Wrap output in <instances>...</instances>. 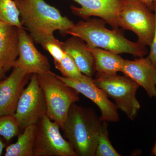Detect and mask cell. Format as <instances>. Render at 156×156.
Here are the masks:
<instances>
[{
	"label": "cell",
	"instance_id": "obj_1",
	"mask_svg": "<svg viewBox=\"0 0 156 156\" xmlns=\"http://www.w3.org/2000/svg\"><path fill=\"white\" fill-rule=\"evenodd\" d=\"M14 1L19 10L23 27L36 44L41 45L53 37L56 31L66 35L75 25L58 9L44 0Z\"/></svg>",
	"mask_w": 156,
	"mask_h": 156
},
{
	"label": "cell",
	"instance_id": "obj_2",
	"mask_svg": "<svg viewBox=\"0 0 156 156\" xmlns=\"http://www.w3.org/2000/svg\"><path fill=\"white\" fill-rule=\"evenodd\" d=\"M103 20H81L68 30L66 34L77 37L91 48H99L117 53H128L138 57L148 53L146 46L129 41L119 30L107 28Z\"/></svg>",
	"mask_w": 156,
	"mask_h": 156
},
{
	"label": "cell",
	"instance_id": "obj_3",
	"mask_svg": "<svg viewBox=\"0 0 156 156\" xmlns=\"http://www.w3.org/2000/svg\"><path fill=\"white\" fill-rule=\"evenodd\" d=\"M102 122L93 109L72 105L61 129L77 156H95Z\"/></svg>",
	"mask_w": 156,
	"mask_h": 156
},
{
	"label": "cell",
	"instance_id": "obj_4",
	"mask_svg": "<svg viewBox=\"0 0 156 156\" xmlns=\"http://www.w3.org/2000/svg\"><path fill=\"white\" fill-rule=\"evenodd\" d=\"M37 76L44 95L46 114L62 129L72 105L80 100V93L58 79L53 72Z\"/></svg>",
	"mask_w": 156,
	"mask_h": 156
},
{
	"label": "cell",
	"instance_id": "obj_5",
	"mask_svg": "<svg viewBox=\"0 0 156 156\" xmlns=\"http://www.w3.org/2000/svg\"><path fill=\"white\" fill-rule=\"evenodd\" d=\"M94 80L98 87L114 101L118 109L123 112L129 119H135L140 107L136 98L139 85L126 76L117 74L108 76L96 74Z\"/></svg>",
	"mask_w": 156,
	"mask_h": 156
},
{
	"label": "cell",
	"instance_id": "obj_6",
	"mask_svg": "<svg viewBox=\"0 0 156 156\" xmlns=\"http://www.w3.org/2000/svg\"><path fill=\"white\" fill-rule=\"evenodd\" d=\"M118 22L119 27L136 34L140 44L150 46L154 32L155 16L144 3L139 0H126Z\"/></svg>",
	"mask_w": 156,
	"mask_h": 156
},
{
	"label": "cell",
	"instance_id": "obj_7",
	"mask_svg": "<svg viewBox=\"0 0 156 156\" xmlns=\"http://www.w3.org/2000/svg\"><path fill=\"white\" fill-rule=\"evenodd\" d=\"M60 128L46 114L39 119L36 125L34 156H77Z\"/></svg>",
	"mask_w": 156,
	"mask_h": 156
},
{
	"label": "cell",
	"instance_id": "obj_8",
	"mask_svg": "<svg viewBox=\"0 0 156 156\" xmlns=\"http://www.w3.org/2000/svg\"><path fill=\"white\" fill-rule=\"evenodd\" d=\"M46 112L44 95L39 85L37 75H32L28 86L20 97L14 117L19 127L24 128L36 125Z\"/></svg>",
	"mask_w": 156,
	"mask_h": 156
},
{
	"label": "cell",
	"instance_id": "obj_9",
	"mask_svg": "<svg viewBox=\"0 0 156 156\" xmlns=\"http://www.w3.org/2000/svg\"><path fill=\"white\" fill-rule=\"evenodd\" d=\"M56 76L69 86L86 96L95 104L101 112L102 122H117L119 120L118 108L108 99L102 89L98 87L93 78L83 75L81 77L69 78L56 74Z\"/></svg>",
	"mask_w": 156,
	"mask_h": 156
},
{
	"label": "cell",
	"instance_id": "obj_10",
	"mask_svg": "<svg viewBox=\"0 0 156 156\" xmlns=\"http://www.w3.org/2000/svg\"><path fill=\"white\" fill-rule=\"evenodd\" d=\"M18 34L19 55L14 67H19L31 75L51 73L49 59L37 50L27 31L23 27H18Z\"/></svg>",
	"mask_w": 156,
	"mask_h": 156
},
{
	"label": "cell",
	"instance_id": "obj_11",
	"mask_svg": "<svg viewBox=\"0 0 156 156\" xmlns=\"http://www.w3.org/2000/svg\"><path fill=\"white\" fill-rule=\"evenodd\" d=\"M80 8L71 6L73 14L85 20L92 16L103 20L113 29L119 30V14L126 0H73Z\"/></svg>",
	"mask_w": 156,
	"mask_h": 156
},
{
	"label": "cell",
	"instance_id": "obj_12",
	"mask_svg": "<svg viewBox=\"0 0 156 156\" xmlns=\"http://www.w3.org/2000/svg\"><path fill=\"white\" fill-rule=\"evenodd\" d=\"M9 76L0 81V116L14 115L17 103L31 75L14 67Z\"/></svg>",
	"mask_w": 156,
	"mask_h": 156
},
{
	"label": "cell",
	"instance_id": "obj_13",
	"mask_svg": "<svg viewBox=\"0 0 156 156\" xmlns=\"http://www.w3.org/2000/svg\"><path fill=\"white\" fill-rule=\"evenodd\" d=\"M121 72L142 87L149 97L156 99V67L148 57L125 59Z\"/></svg>",
	"mask_w": 156,
	"mask_h": 156
},
{
	"label": "cell",
	"instance_id": "obj_14",
	"mask_svg": "<svg viewBox=\"0 0 156 156\" xmlns=\"http://www.w3.org/2000/svg\"><path fill=\"white\" fill-rule=\"evenodd\" d=\"M18 27L0 21V67L13 68L19 55Z\"/></svg>",
	"mask_w": 156,
	"mask_h": 156
},
{
	"label": "cell",
	"instance_id": "obj_15",
	"mask_svg": "<svg viewBox=\"0 0 156 156\" xmlns=\"http://www.w3.org/2000/svg\"><path fill=\"white\" fill-rule=\"evenodd\" d=\"M62 47L83 74L90 77L94 76L96 73L94 57L83 41L73 36L62 42Z\"/></svg>",
	"mask_w": 156,
	"mask_h": 156
},
{
	"label": "cell",
	"instance_id": "obj_16",
	"mask_svg": "<svg viewBox=\"0 0 156 156\" xmlns=\"http://www.w3.org/2000/svg\"><path fill=\"white\" fill-rule=\"evenodd\" d=\"M88 48L94 57L96 74L111 76L121 72L125 59L119 54L101 48Z\"/></svg>",
	"mask_w": 156,
	"mask_h": 156
},
{
	"label": "cell",
	"instance_id": "obj_17",
	"mask_svg": "<svg viewBox=\"0 0 156 156\" xmlns=\"http://www.w3.org/2000/svg\"><path fill=\"white\" fill-rule=\"evenodd\" d=\"M17 141L6 148L5 156H34V147L36 134V125L24 128Z\"/></svg>",
	"mask_w": 156,
	"mask_h": 156
},
{
	"label": "cell",
	"instance_id": "obj_18",
	"mask_svg": "<svg viewBox=\"0 0 156 156\" xmlns=\"http://www.w3.org/2000/svg\"><path fill=\"white\" fill-rule=\"evenodd\" d=\"M109 138L108 122H102L99 129L95 156H121Z\"/></svg>",
	"mask_w": 156,
	"mask_h": 156
},
{
	"label": "cell",
	"instance_id": "obj_19",
	"mask_svg": "<svg viewBox=\"0 0 156 156\" xmlns=\"http://www.w3.org/2000/svg\"><path fill=\"white\" fill-rule=\"evenodd\" d=\"M0 21L18 27H23L14 0H0Z\"/></svg>",
	"mask_w": 156,
	"mask_h": 156
},
{
	"label": "cell",
	"instance_id": "obj_20",
	"mask_svg": "<svg viewBox=\"0 0 156 156\" xmlns=\"http://www.w3.org/2000/svg\"><path fill=\"white\" fill-rule=\"evenodd\" d=\"M19 127L14 115L0 116V136L7 141L19 135Z\"/></svg>",
	"mask_w": 156,
	"mask_h": 156
},
{
	"label": "cell",
	"instance_id": "obj_21",
	"mask_svg": "<svg viewBox=\"0 0 156 156\" xmlns=\"http://www.w3.org/2000/svg\"><path fill=\"white\" fill-rule=\"evenodd\" d=\"M54 64L55 68L61 73L62 76L65 77L80 78L83 75L79 69L72 58L66 53L61 60L55 62Z\"/></svg>",
	"mask_w": 156,
	"mask_h": 156
},
{
	"label": "cell",
	"instance_id": "obj_22",
	"mask_svg": "<svg viewBox=\"0 0 156 156\" xmlns=\"http://www.w3.org/2000/svg\"><path fill=\"white\" fill-rule=\"evenodd\" d=\"M42 47L48 51L53 58L54 63L58 62L64 57L66 52L62 47V42L55 37L51 38L42 43Z\"/></svg>",
	"mask_w": 156,
	"mask_h": 156
},
{
	"label": "cell",
	"instance_id": "obj_23",
	"mask_svg": "<svg viewBox=\"0 0 156 156\" xmlns=\"http://www.w3.org/2000/svg\"><path fill=\"white\" fill-rule=\"evenodd\" d=\"M154 11L155 16V25L154 32L151 44L150 45V50L147 56L152 64L156 67V2L154 3Z\"/></svg>",
	"mask_w": 156,
	"mask_h": 156
},
{
	"label": "cell",
	"instance_id": "obj_24",
	"mask_svg": "<svg viewBox=\"0 0 156 156\" xmlns=\"http://www.w3.org/2000/svg\"><path fill=\"white\" fill-rule=\"evenodd\" d=\"M144 3L152 11H154V3L156 2V0H139Z\"/></svg>",
	"mask_w": 156,
	"mask_h": 156
},
{
	"label": "cell",
	"instance_id": "obj_25",
	"mask_svg": "<svg viewBox=\"0 0 156 156\" xmlns=\"http://www.w3.org/2000/svg\"><path fill=\"white\" fill-rule=\"evenodd\" d=\"M5 71L2 68L0 67V81L3 80L5 76Z\"/></svg>",
	"mask_w": 156,
	"mask_h": 156
},
{
	"label": "cell",
	"instance_id": "obj_26",
	"mask_svg": "<svg viewBox=\"0 0 156 156\" xmlns=\"http://www.w3.org/2000/svg\"><path fill=\"white\" fill-rule=\"evenodd\" d=\"M5 145L4 142L0 139V156L2 155V153L3 149L5 147Z\"/></svg>",
	"mask_w": 156,
	"mask_h": 156
},
{
	"label": "cell",
	"instance_id": "obj_27",
	"mask_svg": "<svg viewBox=\"0 0 156 156\" xmlns=\"http://www.w3.org/2000/svg\"><path fill=\"white\" fill-rule=\"evenodd\" d=\"M152 153L154 155L156 156V142L152 150Z\"/></svg>",
	"mask_w": 156,
	"mask_h": 156
}]
</instances>
